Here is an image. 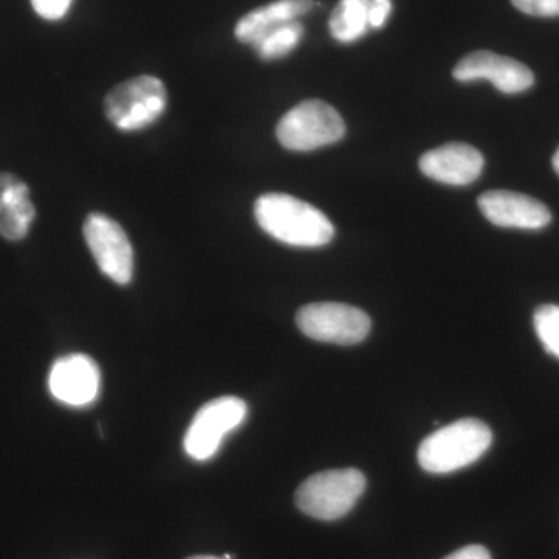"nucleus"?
Masks as SVG:
<instances>
[{
	"instance_id": "a211bd4d",
	"label": "nucleus",
	"mask_w": 559,
	"mask_h": 559,
	"mask_svg": "<svg viewBox=\"0 0 559 559\" xmlns=\"http://www.w3.org/2000/svg\"><path fill=\"white\" fill-rule=\"evenodd\" d=\"M511 3L528 16H559V0H511Z\"/></svg>"
},
{
	"instance_id": "dca6fc26",
	"label": "nucleus",
	"mask_w": 559,
	"mask_h": 559,
	"mask_svg": "<svg viewBox=\"0 0 559 559\" xmlns=\"http://www.w3.org/2000/svg\"><path fill=\"white\" fill-rule=\"evenodd\" d=\"M304 33L299 21L288 22L261 36L252 47L263 61L280 60L299 46Z\"/></svg>"
},
{
	"instance_id": "0eeeda50",
	"label": "nucleus",
	"mask_w": 559,
	"mask_h": 559,
	"mask_svg": "<svg viewBox=\"0 0 559 559\" xmlns=\"http://www.w3.org/2000/svg\"><path fill=\"white\" fill-rule=\"evenodd\" d=\"M297 325L305 336L337 345L359 344L369 336L371 320L359 308L345 304H311L297 312Z\"/></svg>"
},
{
	"instance_id": "9d476101",
	"label": "nucleus",
	"mask_w": 559,
	"mask_h": 559,
	"mask_svg": "<svg viewBox=\"0 0 559 559\" xmlns=\"http://www.w3.org/2000/svg\"><path fill=\"white\" fill-rule=\"evenodd\" d=\"M100 369L87 355H69L51 367L49 389L55 400L73 407L90 406L100 395Z\"/></svg>"
},
{
	"instance_id": "1a4fd4ad",
	"label": "nucleus",
	"mask_w": 559,
	"mask_h": 559,
	"mask_svg": "<svg viewBox=\"0 0 559 559\" xmlns=\"http://www.w3.org/2000/svg\"><path fill=\"white\" fill-rule=\"evenodd\" d=\"M452 76L460 83L488 80L496 90L510 95L521 94L535 83V75L527 66L488 50L466 55L455 66Z\"/></svg>"
},
{
	"instance_id": "f8f14e48",
	"label": "nucleus",
	"mask_w": 559,
	"mask_h": 559,
	"mask_svg": "<svg viewBox=\"0 0 559 559\" xmlns=\"http://www.w3.org/2000/svg\"><path fill=\"white\" fill-rule=\"evenodd\" d=\"M485 159L479 150L466 143H448L430 150L419 159V170L447 186H468L484 171Z\"/></svg>"
},
{
	"instance_id": "412c9836",
	"label": "nucleus",
	"mask_w": 559,
	"mask_h": 559,
	"mask_svg": "<svg viewBox=\"0 0 559 559\" xmlns=\"http://www.w3.org/2000/svg\"><path fill=\"white\" fill-rule=\"evenodd\" d=\"M444 559H491V555H489V551L485 549V547L468 546L454 551V554Z\"/></svg>"
},
{
	"instance_id": "ddd939ff",
	"label": "nucleus",
	"mask_w": 559,
	"mask_h": 559,
	"mask_svg": "<svg viewBox=\"0 0 559 559\" xmlns=\"http://www.w3.org/2000/svg\"><path fill=\"white\" fill-rule=\"evenodd\" d=\"M35 218L27 183L13 173H0V235L5 240L20 241L27 237Z\"/></svg>"
},
{
	"instance_id": "4be33fe9",
	"label": "nucleus",
	"mask_w": 559,
	"mask_h": 559,
	"mask_svg": "<svg viewBox=\"0 0 559 559\" xmlns=\"http://www.w3.org/2000/svg\"><path fill=\"white\" fill-rule=\"evenodd\" d=\"M551 164H554L555 171H557V175L559 176V148L557 153H555L554 160H551Z\"/></svg>"
},
{
	"instance_id": "6ab92c4d",
	"label": "nucleus",
	"mask_w": 559,
	"mask_h": 559,
	"mask_svg": "<svg viewBox=\"0 0 559 559\" xmlns=\"http://www.w3.org/2000/svg\"><path fill=\"white\" fill-rule=\"evenodd\" d=\"M32 5L43 20L60 21L68 14L72 0H32Z\"/></svg>"
},
{
	"instance_id": "aec40b11",
	"label": "nucleus",
	"mask_w": 559,
	"mask_h": 559,
	"mask_svg": "<svg viewBox=\"0 0 559 559\" xmlns=\"http://www.w3.org/2000/svg\"><path fill=\"white\" fill-rule=\"evenodd\" d=\"M392 0H371L370 7V27L371 31H380L388 24L390 13H392Z\"/></svg>"
},
{
	"instance_id": "4468645a",
	"label": "nucleus",
	"mask_w": 559,
	"mask_h": 559,
	"mask_svg": "<svg viewBox=\"0 0 559 559\" xmlns=\"http://www.w3.org/2000/svg\"><path fill=\"white\" fill-rule=\"evenodd\" d=\"M314 5H318L314 0H277L270 5L260 7L238 21L235 36L240 43L253 46L267 32L299 20L304 14L310 13Z\"/></svg>"
},
{
	"instance_id": "f03ea898",
	"label": "nucleus",
	"mask_w": 559,
	"mask_h": 559,
	"mask_svg": "<svg viewBox=\"0 0 559 559\" xmlns=\"http://www.w3.org/2000/svg\"><path fill=\"white\" fill-rule=\"evenodd\" d=\"M492 432L480 419L465 418L430 433L419 444L418 463L432 474H450L477 462L491 447Z\"/></svg>"
},
{
	"instance_id": "423d86ee",
	"label": "nucleus",
	"mask_w": 559,
	"mask_h": 559,
	"mask_svg": "<svg viewBox=\"0 0 559 559\" xmlns=\"http://www.w3.org/2000/svg\"><path fill=\"white\" fill-rule=\"evenodd\" d=\"M248 417V404L237 396L209 401L194 415L183 437V450L198 462H205L218 452L224 439L240 428Z\"/></svg>"
},
{
	"instance_id": "20e7f679",
	"label": "nucleus",
	"mask_w": 559,
	"mask_h": 559,
	"mask_svg": "<svg viewBox=\"0 0 559 559\" xmlns=\"http://www.w3.org/2000/svg\"><path fill=\"white\" fill-rule=\"evenodd\" d=\"M167 102V90L157 76L140 75L106 95L105 114L117 130L140 131L159 119Z\"/></svg>"
},
{
	"instance_id": "f3484780",
	"label": "nucleus",
	"mask_w": 559,
	"mask_h": 559,
	"mask_svg": "<svg viewBox=\"0 0 559 559\" xmlns=\"http://www.w3.org/2000/svg\"><path fill=\"white\" fill-rule=\"evenodd\" d=\"M535 330L546 352L559 359V307L543 305L535 312Z\"/></svg>"
},
{
	"instance_id": "9b49d317",
	"label": "nucleus",
	"mask_w": 559,
	"mask_h": 559,
	"mask_svg": "<svg viewBox=\"0 0 559 559\" xmlns=\"http://www.w3.org/2000/svg\"><path fill=\"white\" fill-rule=\"evenodd\" d=\"M477 204L481 215L498 227L539 230L549 226L551 221V213L546 204L516 191H487L480 194Z\"/></svg>"
},
{
	"instance_id": "6e6552de",
	"label": "nucleus",
	"mask_w": 559,
	"mask_h": 559,
	"mask_svg": "<svg viewBox=\"0 0 559 559\" xmlns=\"http://www.w3.org/2000/svg\"><path fill=\"white\" fill-rule=\"evenodd\" d=\"M84 240L95 263L117 285H128L134 275V250L123 227L105 213L92 212L84 221Z\"/></svg>"
},
{
	"instance_id": "f257e3e1",
	"label": "nucleus",
	"mask_w": 559,
	"mask_h": 559,
	"mask_svg": "<svg viewBox=\"0 0 559 559\" xmlns=\"http://www.w3.org/2000/svg\"><path fill=\"white\" fill-rule=\"evenodd\" d=\"M253 213L270 237L294 248H322L334 238V226L325 213L290 194H261Z\"/></svg>"
},
{
	"instance_id": "7ed1b4c3",
	"label": "nucleus",
	"mask_w": 559,
	"mask_h": 559,
	"mask_svg": "<svg viewBox=\"0 0 559 559\" xmlns=\"http://www.w3.org/2000/svg\"><path fill=\"white\" fill-rule=\"evenodd\" d=\"M366 485V476L358 469L323 471L300 485L296 503L314 520H341L356 506Z\"/></svg>"
},
{
	"instance_id": "5701e85b",
	"label": "nucleus",
	"mask_w": 559,
	"mask_h": 559,
	"mask_svg": "<svg viewBox=\"0 0 559 559\" xmlns=\"http://www.w3.org/2000/svg\"><path fill=\"white\" fill-rule=\"evenodd\" d=\"M189 559H226V558L207 557V555H202V557H191Z\"/></svg>"
},
{
	"instance_id": "39448f33",
	"label": "nucleus",
	"mask_w": 559,
	"mask_h": 559,
	"mask_svg": "<svg viewBox=\"0 0 559 559\" xmlns=\"http://www.w3.org/2000/svg\"><path fill=\"white\" fill-rule=\"evenodd\" d=\"M345 131V121L333 106L322 100H305L282 117L275 134L283 148L314 151L340 142Z\"/></svg>"
},
{
	"instance_id": "2eb2a0df",
	"label": "nucleus",
	"mask_w": 559,
	"mask_h": 559,
	"mask_svg": "<svg viewBox=\"0 0 559 559\" xmlns=\"http://www.w3.org/2000/svg\"><path fill=\"white\" fill-rule=\"evenodd\" d=\"M370 7L371 0H341L331 13V36L342 44L364 38L371 31Z\"/></svg>"
}]
</instances>
